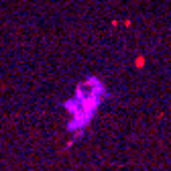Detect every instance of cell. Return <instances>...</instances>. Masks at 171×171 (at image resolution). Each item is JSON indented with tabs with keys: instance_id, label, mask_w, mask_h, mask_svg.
<instances>
[{
	"instance_id": "obj_1",
	"label": "cell",
	"mask_w": 171,
	"mask_h": 171,
	"mask_svg": "<svg viewBox=\"0 0 171 171\" xmlns=\"http://www.w3.org/2000/svg\"><path fill=\"white\" fill-rule=\"evenodd\" d=\"M106 96V86L102 84V80L98 77H88L86 81H81L77 86V94L76 100L67 102V112L71 114L69 124L67 128L69 131H76L77 135L84 132V128L90 124V120L94 118L98 106L102 104Z\"/></svg>"
},
{
	"instance_id": "obj_2",
	"label": "cell",
	"mask_w": 171,
	"mask_h": 171,
	"mask_svg": "<svg viewBox=\"0 0 171 171\" xmlns=\"http://www.w3.org/2000/svg\"><path fill=\"white\" fill-rule=\"evenodd\" d=\"M135 65H136V67H143V65H145V59H143V57H136Z\"/></svg>"
}]
</instances>
